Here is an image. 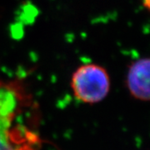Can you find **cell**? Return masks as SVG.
<instances>
[{"label": "cell", "instance_id": "1", "mask_svg": "<svg viewBox=\"0 0 150 150\" xmlns=\"http://www.w3.org/2000/svg\"><path fill=\"white\" fill-rule=\"evenodd\" d=\"M37 104L24 79L0 77V150H39Z\"/></svg>", "mask_w": 150, "mask_h": 150}, {"label": "cell", "instance_id": "2", "mask_svg": "<svg viewBox=\"0 0 150 150\" xmlns=\"http://www.w3.org/2000/svg\"><path fill=\"white\" fill-rule=\"evenodd\" d=\"M111 81L107 69L102 65L89 63L79 66L71 78V88L80 102L94 104L106 98Z\"/></svg>", "mask_w": 150, "mask_h": 150}, {"label": "cell", "instance_id": "3", "mask_svg": "<svg viewBox=\"0 0 150 150\" xmlns=\"http://www.w3.org/2000/svg\"><path fill=\"white\" fill-rule=\"evenodd\" d=\"M150 59L139 58L132 62L128 68L126 86L135 99L148 102L150 98Z\"/></svg>", "mask_w": 150, "mask_h": 150}, {"label": "cell", "instance_id": "4", "mask_svg": "<svg viewBox=\"0 0 150 150\" xmlns=\"http://www.w3.org/2000/svg\"><path fill=\"white\" fill-rule=\"evenodd\" d=\"M142 1H143V7L147 10H149L150 7V0H142Z\"/></svg>", "mask_w": 150, "mask_h": 150}]
</instances>
